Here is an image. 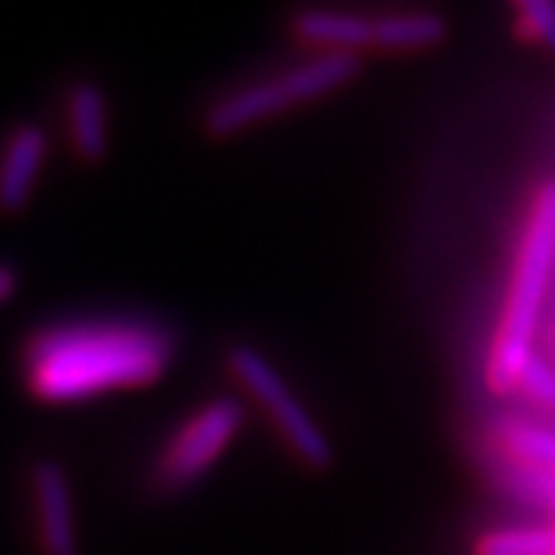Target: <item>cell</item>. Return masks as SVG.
<instances>
[{"instance_id":"6da1fadb","label":"cell","mask_w":555,"mask_h":555,"mask_svg":"<svg viewBox=\"0 0 555 555\" xmlns=\"http://www.w3.org/2000/svg\"><path fill=\"white\" fill-rule=\"evenodd\" d=\"M177 358V337L152 318L80 315L31 327L16 371L25 396L47 408L83 404L158 383Z\"/></svg>"},{"instance_id":"7a4b0ae2","label":"cell","mask_w":555,"mask_h":555,"mask_svg":"<svg viewBox=\"0 0 555 555\" xmlns=\"http://www.w3.org/2000/svg\"><path fill=\"white\" fill-rule=\"evenodd\" d=\"M555 262V179L543 182L534 192L531 214L525 219L518 238L516 266L506 306L500 315L491 358H488V386L496 396H509L518 389L521 371L534 356V334L540 324L543 294L550 284Z\"/></svg>"},{"instance_id":"3957f363","label":"cell","mask_w":555,"mask_h":555,"mask_svg":"<svg viewBox=\"0 0 555 555\" xmlns=\"http://www.w3.org/2000/svg\"><path fill=\"white\" fill-rule=\"evenodd\" d=\"M361 62L356 53H321L281 72L275 78L247 83L235 93L214 102L204 115V133L210 139H229L275 118L281 112L312 102L356 78Z\"/></svg>"},{"instance_id":"277c9868","label":"cell","mask_w":555,"mask_h":555,"mask_svg":"<svg viewBox=\"0 0 555 555\" xmlns=\"http://www.w3.org/2000/svg\"><path fill=\"white\" fill-rule=\"evenodd\" d=\"M244 426L238 398H214L185 416L173 436L160 444L149 466V488L155 494H179L210 473L229 441Z\"/></svg>"},{"instance_id":"5b68a950","label":"cell","mask_w":555,"mask_h":555,"mask_svg":"<svg viewBox=\"0 0 555 555\" xmlns=\"http://www.w3.org/2000/svg\"><path fill=\"white\" fill-rule=\"evenodd\" d=\"M229 371L266 408V414L272 416L278 433L287 438L291 451L306 466H312V469L331 466L334 448H331L327 436L321 433V426L312 420V414L299 404L297 396L291 392V386L278 377L275 367L259 356L257 349H250V346L229 349Z\"/></svg>"},{"instance_id":"8992f818","label":"cell","mask_w":555,"mask_h":555,"mask_svg":"<svg viewBox=\"0 0 555 555\" xmlns=\"http://www.w3.org/2000/svg\"><path fill=\"white\" fill-rule=\"evenodd\" d=\"M28 496H31L38 555H80L75 491L68 469L60 460L43 456L31 466Z\"/></svg>"},{"instance_id":"52a82bcc","label":"cell","mask_w":555,"mask_h":555,"mask_svg":"<svg viewBox=\"0 0 555 555\" xmlns=\"http://www.w3.org/2000/svg\"><path fill=\"white\" fill-rule=\"evenodd\" d=\"M47 158H50V133L40 124L22 120L7 130L0 142V217L13 219L28 210Z\"/></svg>"},{"instance_id":"ba28073f","label":"cell","mask_w":555,"mask_h":555,"mask_svg":"<svg viewBox=\"0 0 555 555\" xmlns=\"http://www.w3.org/2000/svg\"><path fill=\"white\" fill-rule=\"evenodd\" d=\"M62 120L75 160L83 167H100L108 158L112 137H108V102L93 80H72L65 87Z\"/></svg>"},{"instance_id":"9c48e42d","label":"cell","mask_w":555,"mask_h":555,"mask_svg":"<svg viewBox=\"0 0 555 555\" xmlns=\"http://www.w3.org/2000/svg\"><path fill=\"white\" fill-rule=\"evenodd\" d=\"M299 40L324 47L327 53H356L374 47V20L339 10H306L294 22Z\"/></svg>"},{"instance_id":"30bf717a","label":"cell","mask_w":555,"mask_h":555,"mask_svg":"<svg viewBox=\"0 0 555 555\" xmlns=\"http://www.w3.org/2000/svg\"><path fill=\"white\" fill-rule=\"evenodd\" d=\"M448 38V22L438 13H392L374 20V47L383 50H426Z\"/></svg>"},{"instance_id":"8fae6325","label":"cell","mask_w":555,"mask_h":555,"mask_svg":"<svg viewBox=\"0 0 555 555\" xmlns=\"http://www.w3.org/2000/svg\"><path fill=\"white\" fill-rule=\"evenodd\" d=\"M500 441L509 454L516 456V463L525 466H540V469H553L555 473V433L528 426V423H503L500 426Z\"/></svg>"},{"instance_id":"7c38bea8","label":"cell","mask_w":555,"mask_h":555,"mask_svg":"<svg viewBox=\"0 0 555 555\" xmlns=\"http://www.w3.org/2000/svg\"><path fill=\"white\" fill-rule=\"evenodd\" d=\"M476 555H555V528H496L478 537Z\"/></svg>"},{"instance_id":"4fadbf2b","label":"cell","mask_w":555,"mask_h":555,"mask_svg":"<svg viewBox=\"0 0 555 555\" xmlns=\"http://www.w3.org/2000/svg\"><path fill=\"white\" fill-rule=\"evenodd\" d=\"M516 16L528 38L555 53V3H550V0H521V3H516Z\"/></svg>"},{"instance_id":"5bb4252c","label":"cell","mask_w":555,"mask_h":555,"mask_svg":"<svg viewBox=\"0 0 555 555\" xmlns=\"http://www.w3.org/2000/svg\"><path fill=\"white\" fill-rule=\"evenodd\" d=\"M518 389L531 401H537V404L555 408V371L537 352L528 358V364L521 371V379H518Z\"/></svg>"},{"instance_id":"9a60e30c","label":"cell","mask_w":555,"mask_h":555,"mask_svg":"<svg viewBox=\"0 0 555 555\" xmlns=\"http://www.w3.org/2000/svg\"><path fill=\"white\" fill-rule=\"evenodd\" d=\"M16 291H20V269L0 262V306L16 297Z\"/></svg>"}]
</instances>
